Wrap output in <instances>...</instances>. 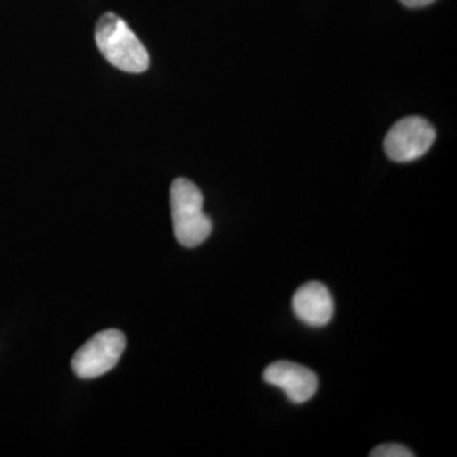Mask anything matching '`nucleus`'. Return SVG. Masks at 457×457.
<instances>
[{"mask_svg": "<svg viewBox=\"0 0 457 457\" xmlns=\"http://www.w3.org/2000/svg\"><path fill=\"white\" fill-rule=\"evenodd\" d=\"M95 38L98 50L114 68L131 74L144 73L149 68L150 57L143 42L117 14L99 18Z\"/></svg>", "mask_w": 457, "mask_h": 457, "instance_id": "f257e3e1", "label": "nucleus"}, {"mask_svg": "<svg viewBox=\"0 0 457 457\" xmlns=\"http://www.w3.org/2000/svg\"><path fill=\"white\" fill-rule=\"evenodd\" d=\"M170 210L176 239L186 248L203 245L212 230V219L204 212V196L194 182L177 179L170 187Z\"/></svg>", "mask_w": 457, "mask_h": 457, "instance_id": "f03ea898", "label": "nucleus"}, {"mask_svg": "<svg viewBox=\"0 0 457 457\" xmlns=\"http://www.w3.org/2000/svg\"><path fill=\"white\" fill-rule=\"evenodd\" d=\"M126 338L120 330L107 329L92 337L71 360L74 374L80 378H96L107 374L121 359Z\"/></svg>", "mask_w": 457, "mask_h": 457, "instance_id": "7ed1b4c3", "label": "nucleus"}, {"mask_svg": "<svg viewBox=\"0 0 457 457\" xmlns=\"http://www.w3.org/2000/svg\"><path fill=\"white\" fill-rule=\"evenodd\" d=\"M435 140V128L427 120L418 116L405 117L387 132L384 149L396 163H408L425 155Z\"/></svg>", "mask_w": 457, "mask_h": 457, "instance_id": "20e7f679", "label": "nucleus"}, {"mask_svg": "<svg viewBox=\"0 0 457 457\" xmlns=\"http://www.w3.org/2000/svg\"><path fill=\"white\" fill-rule=\"evenodd\" d=\"M263 378L267 384L279 387L290 402L303 404L317 393L318 376L312 370L291 362L276 361L264 370Z\"/></svg>", "mask_w": 457, "mask_h": 457, "instance_id": "39448f33", "label": "nucleus"}, {"mask_svg": "<svg viewBox=\"0 0 457 457\" xmlns=\"http://www.w3.org/2000/svg\"><path fill=\"white\" fill-rule=\"evenodd\" d=\"M295 315L306 326L326 327L335 312L332 295L320 282H308L297 288L293 297Z\"/></svg>", "mask_w": 457, "mask_h": 457, "instance_id": "423d86ee", "label": "nucleus"}, {"mask_svg": "<svg viewBox=\"0 0 457 457\" xmlns=\"http://www.w3.org/2000/svg\"><path fill=\"white\" fill-rule=\"evenodd\" d=\"M371 457H413V451L409 450L408 447L403 446L399 444H385L380 446L375 447L370 453Z\"/></svg>", "mask_w": 457, "mask_h": 457, "instance_id": "0eeeda50", "label": "nucleus"}, {"mask_svg": "<svg viewBox=\"0 0 457 457\" xmlns=\"http://www.w3.org/2000/svg\"><path fill=\"white\" fill-rule=\"evenodd\" d=\"M399 2L408 8H422L432 4V3H435L436 0H399Z\"/></svg>", "mask_w": 457, "mask_h": 457, "instance_id": "6e6552de", "label": "nucleus"}]
</instances>
